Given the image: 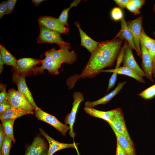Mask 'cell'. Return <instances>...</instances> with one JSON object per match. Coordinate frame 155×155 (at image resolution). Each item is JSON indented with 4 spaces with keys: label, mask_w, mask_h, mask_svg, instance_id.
<instances>
[{
    "label": "cell",
    "mask_w": 155,
    "mask_h": 155,
    "mask_svg": "<svg viewBox=\"0 0 155 155\" xmlns=\"http://www.w3.org/2000/svg\"><path fill=\"white\" fill-rule=\"evenodd\" d=\"M123 40L119 38H114L112 40L99 42L97 48L91 54L81 73L67 78L66 83L69 89L72 88L79 79L93 78L104 68L113 66L121 48Z\"/></svg>",
    "instance_id": "cell-1"
},
{
    "label": "cell",
    "mask_w": 155,
    "mask_h": 155,
    "mask_svg": "<svg viewBox=\"0 0 155 155\" xmlns=\"http://www.w3.org/2000/svg\"><path fill=\"white\" fill-rule=\"evenodd\" d=\"M71 47L70 44L59 46L57 50L55 47L46 51L45 58L41 60L42 65L40 67L36 66L31 70L30 74L35 75L44 73L45 69L49 73L54 75L59 74V70L62 64L65 63L71 64L77 60V56L73 51H69Z\"/></svg>",
    "instance_id": "cell-2"
},
{
    "label": "cell",
    "mask_w": 155,
    "mask_h": 155,
    "mask_svg": "<svg viewBox=\"0 0 155 155\" xmlns=\"http://www.w3.org/2000/svg\"><path fill=\"white\" fill-rule=\"evenodd\" d=\"M39 26L40 32L37 38V43H54L59 46L69 44L62 39L61 34L58 32L43 25H39Z\"/></svg>",
    "instance_id": "cell-3"
},
{
    "label": "cell",
    "mask_w": 155,
    "mask_h": 155,
    "mask_svg": "<svg viewBox=\"0 0 155 155\" xmlns=\"http://www.w3.org/2000/svg\"><path fill=\"white\" fill-rule=\"evenodd\" d=\"M8 100L12 107L33 111L35 109L26 97L19 91L13 88L9 90Z\"/></svg>",
    "instance_id": "cell-4"
},
{
    "label": "cell",
    "mask_w": 155,
    "mask_h": 155,
    "mask_svg": "<svg viewBox=\"0 0 155 155\" xmlns=\"http://www.w3.org/2000/svg\"><path fill=\"white\" fill-rule=\"evenodd\" d=\"M34 112L35 117L38 120L42 121L51 125L63 135H65L67 131L70 129L69 126L61 123L55 116L43 111L40 108L35 110Z\"/></svg>",
    "instance_id": "cell-5"
},
{
    "label": "cell",
    "mask_w": 155,
    "mask_h": 155,
    "mask_svg": "<svg viewBox=\"0 0 155 155\" xmlns=\"http://www.w3.org/2000/svg\"><path fill=\"white\" fill-rule=\"evenodd\" d=\"M74 100L72 103V107L70 113L66 117L65 120L66 125H69L70 127L69 135L74 138L75 133L73 131V127L76 115L80 103L84 100L83 94L80 92L77 91L73 94Z\"/></svg>",
    "instance_id": "cell-6"
},
{
    "label": "cell",
    "mask_w": 155,
    "mask_h": 155,
    "mask_svg": "<svg viewBox=\"0 0 155 155\" xmlns=\"http://www.w3.org/2000/svg\"><path fill=\"white\" fill-rule=\"evenodd\" d=\"M143 16L126 22L127 27L133 37L137 55L141 57L140 36L143 28L142 26Z\"/></svg>",
    "instance_id": "cell-7"
},
{
    "label": "cell",
    "mask_w": 155,
    "mask_h": 155,
    "mask_svg": "<svg viewBox=\"0 0 155 155\" xmlns=\"http://www.w3.org/2000/svg\"><path fill=\"white\" fill-rule=\"evenodd\" d=\"M48 150L46 141L38 136L35 137L32 143L26 148L24 155H47Z\"/></svg>",
    "instance_id": "cell-8"
},
{
    "label": "cell",
    "mask_w": 155,
    "mask_h": 155,
    "mask_svg": "<svg viewBox=\"0 0 155 155\" xmlns=\"http://www.w3.org/2000/svg\"><path fill=\"white\" fill-rule=\"evenodd\" d=\"M41 64L40 60L25 58L17 60L16 65L12 67L14 71L26 77L30 74L31 70L36 65Z\"/></svg>",
    "instance_id": "cell-9"
},
{
    "label": "cell",
    "mask_w": 155,
    "mask_h": 155,
    "mask_svg": "<svg viewBox=\"0 0 155 155\" xmlns=\"http://www.w3.org/2000/svg\"><path fill=\"white\" fill-rule=\"evenodd\" d=\"M38 22L39 25L44 26L61 34H66L69 32V27L63 25L57 18L51 16H41L38 19Z\"/></svg>",
    "instance_id": "cell-10"
},
{
    "label": "cell",
    "mask_w": 155,
    "mask_h": 155,
    "mask_svg": "<svg viewBox=\"0 0 155 155\" xmlns=\"http://www.w3.org/2000/svg\"><path fill=\"white\" fill-rule=\"evenodd\" d=\"M25 77V76L14 71L12 74V81L17 85L18 90L26 97L35 110H36L39 108L35 102L31 93L26 85Z\"/></svg>",
    "instance_id": "cell-11"
},
{
    "label": "cell",
    "mask_w": 155,
    "mask_h": 155,
    "mask_svg": "<svg viewBox=\"0 0 155 155\" xmlns=\"http://www.w3.org/2000/svg\"><path fill=\"white\" fill-rule=\"evenodd\" d=\"M40 134L47 140L49 144L47 155H53L56 152L65 148H75L79 155L77 148L78 144L75 142L71 144L64 143L58 142L49 136L42 129L40 128Z\"/></svg>",
    "instance_id": "cell-12"
},
{
    "label": "cell",
    "mask_w": 155,
    "mask_h": 155,
    "mask_svg": "<svg viewBox=\"0 0 155 155\" xmlns=\"http://www.w3.org/2000/svg\"><path fill=\"white\" fill-rule=\"evenodd\" d=\"M124 46V54L123 62V66L128 67L135 71L140 76H145V74L142 69H141L136 61L132 50L129 44L125 40Z\"/></svg>",
    "instance_id": "cell-13"
},
{
    "label": "cell",
    "mask_w": 155,
    "mask_h": 155,
    "mask_svg": "<svg viewBox=\"0 0 155 155\" xmlns=\"http://www.w3.org/2000/svg\"><path fill=\"white\" fill-rule=\"evenodd\" d=\"M109 124L117 131L126 137L134 147V144L131 138L126 127L123 111L120 108H117V113L112 123Z\"/></svg>",
    "instance_id": "cell-14"
},
{
    "label": "cell",
    "mask_w": 155,
    "mask_h": 155,
    "mask_svg": "<svg viewBox=\"0 0 155 155\" xmlns=\"http://www.w3.org/2000/svg\"><path fill=\"white\" fill-rule=\"evenodd\" d=\"M140 43L142 70L145 73V76L152 82H154L152 62L148 54V49L140 41Z\"/></svg>",
    "instance_id": "cell-15"
},
{
    "label": "cell",
    "mask_w": 155,
    "mask_h": 155,
    "mask_svg": "<svg viewBox=\"0 0 155 155\" xmlns=\"http://www.w3.org/2000/svg\"><path fill=\"white\" fill-rule=\"evenodd\" d=\"M85 112L90 115L104 120L111 124L117 113V108L108 111H99L94 108L84 106Z\"/></svg>",
    "instance_id": "cell-16"
},
{
    "label": "cell",
    "mask_w": 155,
    "mask_h": 155,
    "mask_svg": "<svg viewBox=\"0 0 155 155\" xmlns=\"http://www.w3.org/2000/svg\"><path fill=\"white\" fill-rule=\"evenodd\" d=\"M126 82V81L120 82L118 84L117 87L112 92L97 100L93 101L86 102L85 103V106L94 108L98 105L104 104L107 103L117 94Z\"/></svg>",
    "instance_id": "cell-17"
},
{
    "label": "cell",
    "mask_w": 155,
    "mask_h": 155,
    "mask_svg": "<svg viewBox=\"0 0 155 155\" xmlns=\"http://www.w3.org/2000/svg\"><path fill=\"white\" fill-rule=\"evenodd\" d=\"M121 29L117 34L115 38H119L122 39H125L132 49L135 50L137 53L132 34L127 27L126 22L124 16L120 20Z\"/></svg>",
    "instance_id": "cell-18"
},
{
    "label": "cell",
    "mask_w": 155,
    "mask_h": 155,
    "mask_svg": "<svg viewBox=\"0 0 155 155\" xmlns=\"http://www.w3.org/2000/svg\"><path fill=\"white\" fill-rule=\"evenodd\" d=\"M75 24L79 30L81 40L80 45L86 48L91 54L97 47L99 42L93 40L81 29L80 24L78 22Z\"/></svg>",
    "instance_id": "cell-19"
},
{
    "label": "cell",
    "mask_w": 155,
    "mask_h": 155,
    "mask_svg": "<svg viewBox=\"0 0 155 155\" xmlns=\"http://www.w3.org/2000/svg\"><path fill=\"white\" fill-rule=\"evenodd\" d=\"M102 72L114 73L117 74L126 75L133 78L139 82L145 83V81L142 77L134 70L127 67L123 66L117 69H103L101 71Z\"/></svg>",
    "instance_id": "cell-20"
},
{
    "label": "cell",
    "mask_w": 155,
    "mask_h": 155,
    "mask_svg": "<svg viewBox=\"0 0 155 155\" xmlns=\"http://www.w3.org/2000/svg\"><path fill=\"white\" fill-rule=\"evenodd\" d=\"M35 112L12 107L9 109L0 114L1 120L10 119H16L21 116L29 114L35 115Z\"/></svg>",
    "instance_id": "cell-21"
},
{
    "label": "cell",
    "mask_w": 155,
    "mask_h": 155,
    "mask_svg": "<svg viewBox=\"0 0 155 155\" xmlns=\"http://www.w3.org/2000/svg\"><path fill=\"white\" fill-rule=\"evenodd\" d=\"M116 137L117 141L123 149L127 155H136L135 150L125 136L117 131L114 127L110 126Z\"/></svg>",
    "instance_id": "cell-22"
},
{
    "label": "cell",
    "mask_w": 155,
    "mask_h": 155,
    "mask_svg": "<svg viewBox=\"0 0 155 155\" xmlns=\"http://www.w3.org/2000/svg\"><path fill=\"white\" fill-rule=\"evenodd\" d=\"M0 54L1 55L4 64L7 65L12 67L16 65L17 60L11 54L4 46L0 44Z\"/></svg>",
    "instance_id": "cell-23"
},
{
    "label": "cell",
    "mask_w": 155,
    "mask_h": 155,
    "mask_svg": "<svg viewBox=\"0 0 155 155\" xmlns=\"http://www.w3.org/2000/svg\"><path fill=\"white\" fill-rule=\"evenodd\" d=\"M15 119H10L1 120V125L6 135L12 140L14 143L16 142L13 135V125Z\"/></svg>",
    "instance_id": "cell-24"
},
{
    "label": "cell",
    "mask_w": 155,
    "mask_h": 155,
    "mask_svg": "<svg viewBox=\"0 0 155 155\" xmlns=\"http://www.w3.org/2000/svg\"><path fill=\"white\" fill-rule=\"evenodd\" d=\"M80 0H75L70 3V6L63 10L57 19L64 26L68 27L69 26L67 22L68 12L69 10L72 7H76L80 2Z\"/></svg>",
    "instance_id": "cell-25"
},
{
    "label": "cell",
    "mask_w": 155,
    "mask_h": 155,
    "mask_svg": "<svg viewBox=\"0 0 155 155\" xmlns=\"http://www.w3.org/2000/svg\"><path fill=\"white\" fill-rule=\"evenodd\" d=\"M140 41L148 50L155 43V40L148 36L144 32L143 28H142L140 34Z\"/></svg>",
    "instance_id": "cell-26"
},
{
    "label": "cell",
    "mask_w": 155,
    "mask_h": 155,
    "mask_svg": "<svg viewBox=\"0 0 155 155\" xmlns=\"http://www.w3.org/2000/svg\"><path fill=\"white\" fill-rule=\"evenodd\" d=\"M12 141L10 137L6 136L0 150L2 155H9Z\"/></svg>",
    "instance_id": "cell-27"
},
{
    "label": "cell",
    "mask_w": 155,
    "mask_h": 155,
    "mask_svg": "<svg viewBox=\"0 0 155 155\" xmlns=\"http://www.w3.org/2000/svg\"><path fill=\"white\" fill-rule=\"evenodd\" d=\"M138 95L146 99L153 98L155 96V84L146 89Z\"/></svg>",
    "instance_id": "cell-28"
},
{
    "label": "cell",
    "mask_w": 155,
    "mask_h": 155,
    "mask_svg": "<svg viewBox=\"0 0 155 155\" xmlns=\"http://www.w3.org/2000/svg\"><path fill=\"white\" fill-rule=\"evenodd\" d=\"M111 15L112 19L115 21L121 20L124 16L122 9L118 7H115L112 9Z\"/></svg>",
    "instance_id": "cell-29"
},
{
    "label": "cell",
    "mask_w": 155,
    "mask_h": 155,
    "mask_svg": "<svg viewBox=\"0 0 155 155\" xmlns=\"http://www.w3.org/2000/svg\"><path fill=\"white\" fill-rule=\"evenodd\" d=\"M124 54V46L121 47L117 58V61L115 69L119 67L120 66L123 61Z\"/></svg>",
    "instance_id": "cell-30"
},
{
    "label": "cell",
    "mask_w": 155,
    "mask_h": 155,
    "mask_svg": "<svg viewBox=\"0 0 155 155\" xmlns=\"http://www.w3.org/2000/svg\"><path fill=\"white\" fill-rule=\"evenodd\" d=\"M126 8L134 15L138 14L140 13V9L136 7L131 0H130V1L127 5Z\"/></svg>",
    "instance_id": "cell-31"
},
{
    "label": "cell",
    "mask_w": 155,
    "mask_h": 155,
    "mask_svg": "<svg viewBox=\"0 0 155 155\" xmlns=\"http://www.w3.org/2000/svg\"><path fill=\"white\" fill-rule=\"evenodd\" d=\"M6 85L3 84L2 90L0 93V104L8 101V94L6 91Z\"/></svg>",
    "instance_id": "cell-32"
},
{
    "label": "cell",
    "mask_w": 155,
    "mask_h": 155,
    "mask_svg": "<svg viewBox=\"0 0 155 155\" xmlns=\"http://www.w3.org/2000/svg\"><path fill=\"white\" fill-rule=\"evenodd\" d=\"M7 1H3L0 4V19L5 15L7 14Z\"/></svg>",
    "instance_id": "cell-33"
},
{
    "label": "cell",
    "mask_w": 155,
    "mask_h": 155,
    "mask_svg": "<svg viewBox=\"0 0 155 155\" xmlns=\"http://www.w3.org/2000/svg\"><path fill=\"white\" fill-rule=\"evenodd\" d=\"M16 0H8L7 1V14L11 13L13 11L16 3Z\"/></svg>",
    "instance_id": "cell-34"
},
{
    "label": "cell",
    "mask_w": 155,
    "mask_h": 155,
    "mask_svg": "<svg viewBox=\"0 0 155 155\" xmlns=\"http://www.w3.org/2000/svg\"><path fill=\"white\" fill-rule=\"evenodd\" d=\"M12 107L11 104L8 100L0 104V114L9 109Z\"/></svg>",
    "instance_id": "cell-35"
},
{
    "label": "cell",
    "mask_w": 155,
    "mask_h": 155,
    "mask_svg": "<svg viewBox=\"0 0 155 155\" xmlns=\"http://www.w3.org/2000/svg\"><path fill=\"white\" fill-rule=\"evenodd\" d=\"M117 74L116 73H113L109 80L108 87L106 92L114 86L116 81Z\"/></svg>",
    "instance_id": "cell-36"
},
{
    "label": "cell",
    "mask_w": 155,
    "mask_h": 155,
    "mask_svg": "<svg viewBox=\"0 0 155 155\" xmlns=\"http://www.w3.org/2000/svg\"><path fill=\"white\" fill-rule=\"evenodd\" d=\"M6 135L1 124H0V150L6 136Z\"/></svg>",
    "instance_id": "cell-37"
},
{
    "label": "cell",
    "mask_w": 155,
    "mask_h": 155,
    "mask_svg": "<svg viewBox=\"0 0 155 155\" xmlns=\"http://www.w3.org/2000/svg\"><path fill=\"white\" fill-rule=\"evenodd\" d=\"M130 1V0H114L116 4L122 9H123L126 7L127 5Z\"/></svg>",
    "instance_id": "cell-38"
},
{
    "label": "cell",
    "mask_w": 155,
    "mask_h": 155,
    "mask_svg": "<svg viewBox=\"0 0 155 155\" xmlns=\"http://www.w3.org/2000/svg\"><path fill=\"white\" fill-rule=\"evenodd\" d=\"M115 155H127L124 150L117 141L116 151Z\"/></svg>",
    "instance_id": "cell-39"
},
{
    "label": "cell",
    "mask_w": 155,
    "mask_h": 155,
    "mask_svg": "<svg viewBox=\"0 0 155 155\" xmlns=\"http://www.w3.org/2000/svg\"><path fill=\"white\" fill-rule=\"evenodd\" d=\"M148 51L150 59L152 62L155 56V43L151 48L148 50Z\"/></svg>",
    "instance_id": "cell-40"
},
{
    "label": "cell",
    "mask_w": 155,
    "mask_h": 155,
    "mask_svg": "<svg viewBox=\"0 0 155 155\" xmlns=\"http://www.w3.org/2000/svg\"><path fill=\"white\" fill-rule=\"evenodd\" d=\"M131 2L139 9H140L142 6L145 3L144 0H131Z\"/></svg>",
    "instance_id": "cell-41"
},
{
    "label": "cell",
    "mask_w": 155,
    "mask_h": 155,
    "mask_svg": "<svg viewBox=\"0 0 155 155\" xmlns=\"http://www.w3.org/2000/svg\"><path fill=\"white\" fill-rule=\"evenodd\" d=\"M44 0H32L31 1L36 7H39L40 4L42 2L44 1Z\"/></svg>",
    "instance_id": "cell-42"
},
{
    "label": "cell",
    "mask_w": 155,
    "mask_h": 155,
    "mask_svg": "<svg viewBox=\"0 0 155 155\" xmlns=\"http://www.w3.org/2000/svg\"><path fill=\"white\" fill-rule=\"evenodd\" d=\"M4 64L1 55L0 54V72L1 73L3 69V65Z\"/></svg>",
    "instance_id": "cell-43"
},
{
    "label": "cell",
    "mask_w": 155,
    "mask_h": 155,
    "mask_svg": "<svg viewBox=\"0 0 155 155\" xmlns=\"http://www.w3.org/2000/svg\"><path fill=\"white\" fill-rule=\"evenodd\" d=\"M152 74L155 79V56L152 62Z\"/></svg>",
    "instance_id": "cell-44"
},
{
    "label": "cell",
    "mask_w": 155,
    "mask_h": 155,
    "mask_svg": "<svg viewBox=\"0 0 155 155\" xmlns=\"http://www.w3.org/2000/svg\"><path fill=\"white\" fill-rule=\"evenodd\" d=\"M153 9L155 13V4H154L153 7Z\"/></svg>",
    "instance_id": "cell-45"
},
{
    "label": "cell",
    "mask_w": 155,
    "mask_h": 155,
    "mask_svg": "<svg viewBox=\"0 0 155 155\" xmlns=\"http://www.w3.org/2000/svg\"><path fill=\"white\" fill-rule=\"evenodd\" d=\"M154 34L155 35V32H154Z\"/></svg>",
    "instance_id": "cell-46"
},
{
    "label": "cell",
    "mask_w": 155,
    "mask_h": 155,
    "mask_svg": "<svg viewBox=\"0 0 155 155\" xmlns=\"http://www.w3.org/2000/svg\"><path fill=\"white\" fill-rule=\"evenodd\" d=\"M0 155H2L1 153H0Z\"/></svg>",
    "instance_id": "cell-47"
}]
</instances>
